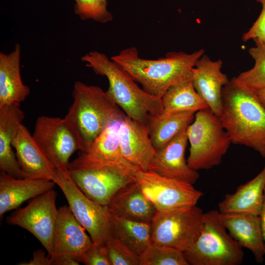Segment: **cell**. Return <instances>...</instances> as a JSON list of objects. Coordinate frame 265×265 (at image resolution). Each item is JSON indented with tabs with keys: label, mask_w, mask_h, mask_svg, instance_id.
Instances as JSON below:
<instances>
[{
	"label": "cell",
	"mask_w": 265,
	"mask_h": 265,
	"mask_svg": "<svg viewBox=\"0 0 265 265\" xmlns=\"http://www.w3.org/2000/svg\"><path fill=\"white\" fill-rule=\"evenodd\" d=\"M204 52L203 49L191 53L171 52L157 59H147L141 58L137 49L132 47L110 58L140 83L146 93L161 98L172 86L192 80V69Z\"/></svg>",
	"instance_id": "cell-1"
},
{
	"label": "cell",
	"mask_w": 265,
	"mask_h": 265,
	"mask_svg": "<svg viewBox=\"0 0 265 265\" xmlns=\"http://www.w3.org/2000/svg\"><path fill=\"white\" fill-rule=\"evenodd\" d=\"M219 118L232 144L250 148L265 158V106L255 92L229 80L223 89Z\"/></svg>",
	"instance_id": "cell-2"
},
{
	"label": "cell",
	"mask_w": 265,
	"mask_h": 265,
	"mask_svg": "<svg viewBox=\"0 0 265 265\" xmlns=\"http://www.w3.org/2000/svg\"><path fill=\"white\" fill-rule=\"evenodd\" d=\"M72 95L73 104L63 118L78 142L79 150L86 152L107 126L123 120L126 115L99 86L77 81Z\"/></svg>",
	"instance_id": "cell-3"
},
{
	"label": "cell",
	"mask_w": 265,
	"mask_h": 265,
	"mask_svg": "<svg viewBox=\"0 0 265 265\" xmlns=\"http://www.w3.org/2000/svg\"><path fill=\"white\" fill-rule=\"evenodd\" d=\"M81 60L96 74L107 78L106 93L128 117L147 125L150 115L161 113V99L140 88L120 65L105 54L92 51L82 56Z\"/></svg>",
	"instance_id": "cell-4"
},
{
	"label": "cell",
	"mask_w": 265,
	"mask_h": 265,
	"mask_svg": "<svg viewBox=\"0 0 265 265\" xmlns=\"http://www.w3.org/2000/svg\"><path fill=\"white\" fill-rule=\"evenodd\" d=\"M140 169L126 159L115 162L98 160L81 152L70 162L68 172L78 187L90 199L107 206L114 194L135 182Z\"/></svg>",
	"instance_id": "cell-5"
},
{
	"label": "cell",
	"mask_w": 265,
	"mask_h": 265,
	"mask_svg": "<svg viewBox=\"0 0 265 265\" xmlns=\"http://www.w3.org/2000/svg\"><path fill=\"white\" fill-rule=\"evenodd\" d=\"M218 210L204 212L200 233L192 246L184 252L190 265H239L242 247L227 233Z\"/></svg>",
	"instance_id": "cell-6"
},
{
	"label": "cell",
	"mask_w": 265,
	"mask_h": 265,
	"mask_svg": "<svg viewBox=\"0 0 265 265\" xmlns=\"http://www.w3.org/2000/svg\"><path fill=\"white\" fill-rule=\"evenodd\" d=\"M186 132L190 144L187 162L196 171L220 165L232 143L219 117L209 108L195 113Z\"/></svg>",
	"instance_id": "cell-7"
},
{
	"label": "cell",
	"mask_w": 265,
	"mask_h": 265,
	"mask_svg": "<svg viewBox=\"0 0 265 265\" xmlns=\"http://www.w3.org/2000/svg\"><path fill=\"white\" fill-rule=\"evenodd\" d=\"M202 210L196 205L157 211L151 222V244L171 247L183 252L198 237L203 224Z\"/></svg>",
	"instance_id": "cell-8"
},
{
	"label": "cell",
	"mask_w": 265,
	"mask_h": 265,
	"mask_svg": "<svg viewBox=\"0 0 265 265\" xmlns=\"http://www.w3.org/2000/svg\"><path fill=\"white\" fill-rule=\"evenodd\" d=\"M53 181L64 194L72 213L96 244H105L112 238L110 211L86 196L70 177L68 170H56Z\"/></svg>",
	"instance_id": "cell-9"
},
{
	"label": "cell",
	"mask_w": 265,
	"mask_h": 265,
	"mask_svg": "<svg viewBox=\"0 0 265 265\" xmlns=\"http://www.w3.org/2000/svg\"><path fill=\"white\" fill-rule=\"evenodd\" d=\"M135 181L157 211H166L196 205L203 193L187 182L139 169Z\"/></svg>",
	"instance_id": "cell-10"
},
{
	"label": "cell",
	"mask_w": 265,
	"mask_h": 265,
	"mask_svg": "<svg viewBox=\"0 0 265 265\" xmlns=\"http://www.w3.org/2000/svg\"><path fill=\"white\" fill-rule=\"evenodd\" d=\"M56 198V192L52 189L34 198L26 207L17 209L6 219L7 224L20 227L33 235L50 257L58 210Z\"/></svg>",
	"instance_id": "cell-11"
},
{
	"label": "cell",
	"mask_w": 265,
	"mask_h": 265,
	"mask_svg": "<svg viewBox=\"0 0 265 265\" xmlns=\"http://www.w3.org/2000/svg\"><path fill=\"white\" fill-rule=\"evenodd\" d=\"M32 136L56 170H68L70 158L79 147L64 118L38 117Z\"/></svg>",
	"instance_id": "cell-12"
},
{
	"label": "cell",
	"mask_w": 265,
	"mask_h": 265,
	"mask_svg": "<svg viewBox=\"0 0 265 265\" xmlns=\"http://www.w3.org/2000/svg\"><path fill=\"white\" fill-rule=\"evenodd\" d=\"M86 231L69 206L60 207L53 234L51 259L69 255L80 263L84 253L93 244Z\"/></svg>",
	"instance_id": "cell-13"
},
{
	"label": "cell",
	"mask_w": 265,
	"mask_h": 265,
	"mask_svg": "<svg viewBox=\"0 0 265 265\" xmlns=\"http://www.w3.org/2000/svg\"><path fill=\"white\" fill-rule=\"evenodd\" d=\"M222 64L221 59L213 61L204 54L192 69L195 90L219 117L222 109L223 89L229 81L227 76L221 71Z\"/></svg>",
	"instance_id": "cell-14"
},
{
	"label": "cell",
	"mask_w": 265,
	"mask_h": 265,
	"mask_svg": "<svg viewBox=\"0 0 265 265\" xmlns=\"http://www.w3.org/2000/svg\"><path fill=\"white\" fill-rule=\"evenodd\" d=\"M119 135L123 158L142 170H149L156 154L147 126L126 115Z\"/></svg>",
	"instance_id": "cell-15"
},
{
	"label": "cell",
	"mask_w": 265,
	"mask_h": 265,
	"mask_svg": "<svg viewBox=\"0 0 265 265\" xmlns=\"http://www.w3.org/2000/svg\"><path fill=\"white\" fill-rule=\"evenodd\" d=\"M186 130L182 131L170 142L156 151L149 170L193 185L200 175L197 171L188 165L185 158L186 149L188 141Z\"/></svg>",
	"instance_id": "cell-16"
},
{
	"label": "cell",
	"mask_w": 265,
	"mask_h": 265,
	"mask_svg": "<svg viewBox=\"0 0 265 265\" xmlns=\"http://www.w3.org/2000/svg\"><path fill=\"white\" fill-rule=\"evenodd\" d=\"M220 220L231 236L243 248L249 250L256 262L262 263L265 242L259 215L245 212H220Z\"/></svg>",
	"instance_id": "cell-17"
},
{
	"label": "cell",
	"mask_w": 265,
	"mask_h": 265,
	"mask_svg": "<svg viewBox=\"0 0 265 265\" xmlns=\"http://www.w3.org/2000/svg\"><path fill=\"white\" fill-rule=\"evenodd\" d=\"M12 146L26 178L53 181L56 169L38 146L32 134L23 124L20 126Z\"/></svg>",
	"instance_id": "cell-18"
},
{
	"label": "cell",
	"mask_w": 265,
	"mask_h": 265,
	"mask_svg": "<svg viewBox=\"0 0 265 265\" xmlns=\"http://www.w3.org/2000/svg\"><path fill=\"white\" fill-rule=\"evenodd\" d=\"M20 104L16 103L0 106V169L13 177L26 178L12 146L25 118Z\"/></svg>",
	"instance_id": "cell-19"
},
{
	"label": "cell",
	"mask_w": 265,
	"mask_h": 265,
	"mask_svg": "<svg viewBox=\"0 0 265 265\" xmlns=\"http://www.w3.org/2000/svg\"><path fill=\"white\" fill-rule=\"evenodd\" d=\"M53 181L42 179L17 178L0 173V215L17 209L24 202L53 189Z\"/></svg>",
	"instance_id": "cell-20"
},
{
	"label": "cell",
	"mask_w": 265,
	"mask_h": 265,
	"mask_svg": "<svg viewBox=\"0 0 265 265\" xmlns=\"http://www.w3.org/2000/svg\"><path fill=\"white\" fill-rule=\"evenodd\" d=\"M115 214L132 220L150 223L157 210L136 181L119 189L107 205Z\"/></svg>",
	"instance_id": "cell-21"
},
{
	"label": "cell",
	"mask_w": 265,
	"mask_h": 265,
	"mask_svg": "<svg viewBox=\"0 0 265 265\" xmlns=\"http://www.w3.org/2000/svg\"><path fill=\"white\" fill-rule=\"evenodd\" d=\"M21 47L9 53H0V106L24 101L30 89L23 82L20 72Z\"/></svg>",
	"instance_id": "cell-22"
},
{
	"label": "cell",
	"mask_w": 265,
	"mask_h": 265,
	"mask_svg": "<svg viewBox=\"0 0 265 265\" xmlns=\"http://www.w3.org/2000/svg\"><path fill=\"white\" fill-rule=\"evenodd\" d=\"M265 189V164L254 178L239 186L232 194H226L218 204L220 212H245L260 215Z\"/></svg>",
	"instance_id": "cell-23"
},
{
	"label": "cell",
	"mask_w": 265,
	"mask_h": 265,
	"mask_svg": "<svg viewBox=\"0 0 265 265\" xmlns=\"http://www.w3.org/2000/svg\"><path fill=\"white\" fill-rule=\"evenodd\" d=\"M162 111L167 116L185 112H196L209 108L195 90L192 80L170 87L161 97Z\"/></svg>",
	"instance_id": "cell-24"
},
{
	"label": "cell",
	"mask_w": 265,
	"mask_h": 265,
	"mask_svg": "<svg viewBox=\"0 0 265 265\" xmlns=\"http://www.w3.org/2000/svg\"><path fill=\"white\" fill-rule=\"evenodd\" d=\"M109 211L112 238L140 256L150 244L151 223L126 219Z\"/></svg>",
	"instance_id": "cell-25"
},
{
	"label": "cell",
	"mask_w": 265,
	"mask_h": 265,
	"mask_svg": "<svg viewBox=\"0 0 265 265\" xmlns=\"http://www.w3.org/2000/svg\"><path fill=\"white\" fill-rule=\"evenodd\" d=\"M194 112H185L162 116H149L147 126L153 145L156 151L161 148L193 122Z\"/></svg>",
	"instance_id": "cell-26"
},
{
	"label": "cell",
	"mask_w": 265,
	"mask_h": 265,
	"mask_svg": "<svg viewBox=\"0 0 265 265\" xmlns=\"http://www.w3.org/2000/svg\"><path fill=\"white\" fill-rule=\"evenodd\" d=\"M122 120L115 121L107 126L96 137L87 151L83 153L91 159L103 161L115 162L125 159L121 152L119 135Z\"/></svg>",
	"instance_id": "cell-27"
},
{
	"label": "cell",
	"mask_w": 265,
	"mask_h": 265,
	"mask_svg": "<svg viewBox=\"0 0 265 265\" xmlns=\"http://www.w3.org/2000/svg\"><path fill=\"white\" fill-rule=\"evenodd\" d=\"M249 53L255 61L254 67L232 80L238 85L254 92L265 88V44L250 48Z\"/></svg>",
	"instance_id": "cell-28"
},
{
	"label": "cell",
	"mask_w": 265,
	"mask_h": 265,
	"mask_svg": "<svg viewBox=\"0 0 265 265\" xmlns=\"http://www.w3.org/2000/svg\"><path fill=\"white\" fill-rule=\"evenodd\" d=\"M139 265H189L184 252L166 246L150 244L139 256Z\"/></svg>",
	"instance_id": "cell-29"
},
{
	"label": "cell",
	"mask_w": 265,
	"mask_h": 265,
	"mask_svg": "<svg viewBox=\"0 0 265 265\" xmlns=\"http://www.w3.org/2000/svg\"><path fill=\"white\" fill-rule=\"evenodd\" d=\"M75 13L81 20H92L106 23L113 20L112 13L107 8V0H74Z\"/></svg>",
	"instance_id": "cell-30"
},
{
	"label": "cell",
	"mask_w": 265,
	"mask_h": 265,
	"mask_svg": "<svg viewBox=\"0 0 265 265\" xmlns=\"http://www.w3.org/2000/svg\"><path fill=\"white\" fill-rule=\"evenodd\" d=\"M106 245L111 265H139V256L118 239L112 238Z\"/></svg>",
	"instance_id": "cell-31"
},
{
	"label": "cell",
	"mask_w": 265,
	"mask_h": 265,
	"mask_svg": "<svg viewBox=\"0 0 265 265\" xmlns=\"http://www.w3.org/2000/svg\"><path fill=\"white\" fill-rule=\"evenodd\" d=\"M256 1L262 4V11L251 27L242 36L243 41L252 39L256 42V45L265 44V0Z\"/></svg>",
	"instance_id": "cell-32"
},
{
	"label": "cell",
	"mask_w": 265,
	"mask_h": 265,
	"mask_svg": "<svg viewBox=\"0 0 265 265\" xmlns=\"http://www.w3.org/2000/svg\"><path fill=\"white\" fill-rule=\"evenodd\" d=\"M81 263L86 265H111L106 244L93 243L84 253Z\"/></svg>",
	"instance_id": "cell-33"
},
{
	"label": "cell",
	"mask_w": 265,
	"mask_h": 265,
	"mask_svg": "<svg viewBox=\"0 0 265 265\" xmlns=\"http://www.w3.org/2000/svg\"><path fill=\"white\" fill-rule=\"evenodd\" d=\"M22 265H52L51 259L48 255L41 249L34 251L33 258L28 262L20 264Z\"/></svg>",
	"instance_id": "cell-34"
},
{
	"label": "cell",
	"mask_w": 265,
	"mask_h": 265,
	"mask_svg": "<svg viewBox=\"0 0 265 265\" xmlns=\"http://www.w3.org/2000/svg\"><path fill=\"white\" fill-rule=\"evenodd\" d=\"M52 265H78L80 262L69 255H62L51 260Z\"/></svg>",
	"instance_id": "cell-35"
},
{
	"label": "cell",
	"mask_w": 265,
	"mask_h": 265,
	"mask_svg": "<svg viewBox=\"0 0 265 265\" xmlns=\"http://www.w3.org/2000/svg\"><path fill=\"white\" fill-rule=\"evenodd\" d=\"M260 220H261V229L262 231V234L264 241L265 242V194H264V200L262 208L261 213L260 214Z\"/></svg>",
	"instance_id": "cell-36"
},
{
	"label": "cell",
	"mask_w": 265,
	"mask_h": 265,
	"mask_svg": "<svg viewBox=\"0 0 265 265\" xmlns=\"http://www.w3.org/2000/svg\"><path fill=\"white\" fill-rule=\"evenodd\" d=\"M255 92L260 101L265 106V88Z\"/></svg>",
	"instance_id": "cell-37"
}]
</instances>
